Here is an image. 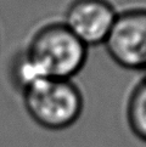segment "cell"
I'll return each instance as SVG.
<instances>
[{
  "label": "cell",
  "mask_w": 146,
  "mask_h": 147,
  "mask_svg": "<svg viewBox=\"0 0 146 147\" xmlns=\"http://www.w3.org/2000/svg\"><path fill=\"white\" fill-rule=\"evenodd\" d=\"M111 60L129 71L146 68V7L118 11L103 44Z\"/></svg>",
  "instance_id": "3"
},
{
  "label": "cell",
  "mask_w": 146,
  "mask_h": 147,
  "mask_svg": "<svg viewBox=\"0 0 146 147\" xmlns=\"http://www.w3.org/2000/svg\"><path fill=\"white\" fill-rule=\"evenodd\" d=\"M117 15L118 11L110 0H72L62 22L90 48L105 44Z\"/></svg>",
  "instance_id": "4"
},
{
  "label": "cell",
  "mask_w": 146,
  "mask_h": 147,
  "mask_svg": "<svg viewBox=\"0 0 146 147\" xmlns=\"http://www.w3.org/2000/svg\"><path fill=\"white\" fill-rule=\"evenodd\" d=\"M88 50L64 22L41 26L23 49L43 79H73L84 68Z\"/></svg>",
  "instance_id": "1"
},
{
  "label": "cell",
  "mask_w": 146,
  "mask_h": 147,
  "mask_svg": "<svg viewBox=\"0 0 146 147\" xmlns=\"http://www.w3.org/2000/svg\"><path fill=\"white\" fill-rule=\"evenodd\" d=\"M144 72H145V76H146V68H145V71H144Z\"/></svg>",
  "instance_id": "6"
},
{
  "label": "cell",
  "mask_w": 146,
  "mask_h": 147,
  "mask_svg": "<svg viewBox=\"0 0 146 147\" xmlns=\"http://www.w3.org/2000/svg\"><path fill=\"white\" fill-rule=\"evenodd\" d=\"M21 94L30 119L46 130L68 129L84 109V96L73 79L45 78Z\"/></svg>",
  "instance_id": "2"
},
{
  "label": "cell",
  "mask_w": 146,
  "mask_h": 147,
  "mask_svg": "<svg viewBox=\"0 0 146 147\" xmlns=\"http://www.w3.org/2000/svg\"><path fill=\"white\" fill-rule=\"evenodd\" d=\"M126 119L133 135L146 144V76L129 92L126 105Z\"/></svg>",
  "instance_id": "5"
}]
</instances>
